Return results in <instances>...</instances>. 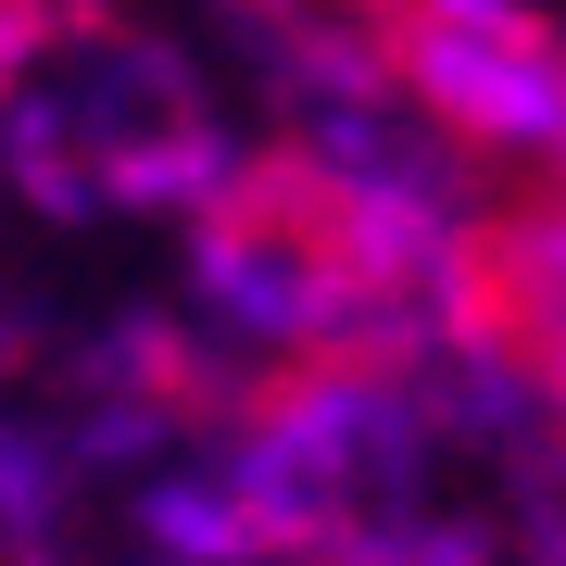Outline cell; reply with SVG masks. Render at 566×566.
I'll use <instances>...</instances> for the list:
<instances>
[{"instance_id":"2","label":"cell","mask_w":566,"mask_h":566,"mask_svg":"<svg viewBox=\"0 0 566 566\" xmlns=\"http://www.w3.org/2000/svg\"><path fill=\"white\" fill-rule=\"evenodd\" d=\"M177 13H202V25H214V39H227V25H252V13H264V0H177Z\"/></svg>"},{"instance_id":"1","label":"cell","mask_w":566,"mask_h":566,"mask_svg":"<svg viewBox=\"0 0 566 566\" xmlns=\"http://www.w3.org/2000/svg\"><path fill=\"white\" fill-rule=\"evenodd\" d=\"M240 151L227 51L151 25L139 0H39L0 63V189L39 227H189Z\"/></svg>"},{"instance_id":"3","label":"cell","mask_w":566,"mask_h":566,"mask_svg":"<svg viewBox=\"0 0 566 566\" xmlns=\"http://www.w3.org/2000/svg\"><path fill=\"white\" fill-rule=\"evenodd\" d=\"M0 566H39V554H0Z\"/></svg>"}]
</instances>
